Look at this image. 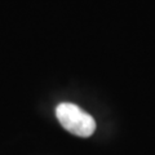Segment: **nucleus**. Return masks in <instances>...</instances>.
Returning a JSON list of instances; mask_svg holds the SVG:
<instances>
[{"label": "nucleus", "mask_w": 155, "mask_h": 155, "mask_svg": "<svg viewBox=\"0 0 155 155\" xmlns=\"http://www.w3.org/2000/svg\"><path fill=\"white\" fill-rule=\"evenodd\" d=\"M56 116L66 130L79 137H89L96 130L94 119L74 104H60L56 107Z\"/></svg>", "instance_id": "f257e3e1"}]
</instances>
